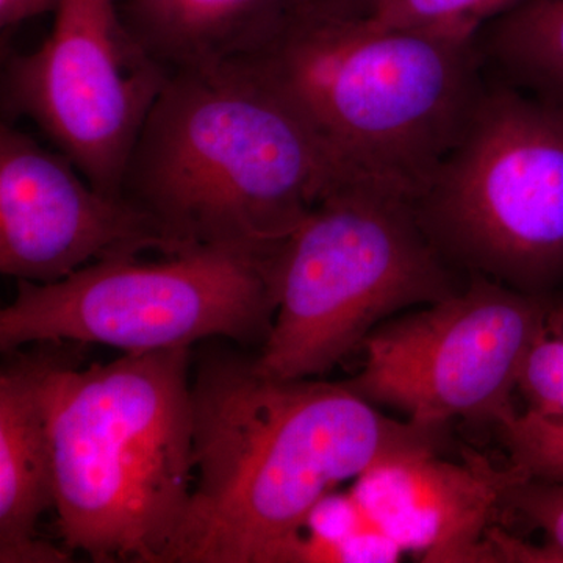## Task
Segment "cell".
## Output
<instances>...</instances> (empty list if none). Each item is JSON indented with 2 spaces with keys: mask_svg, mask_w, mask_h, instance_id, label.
<instances>
[{
  "mask_svg": "<svg viewBox=\"0 0 563 563\" xmlns=\"http://www.w3.org/2000/svg\"><path fill=\"white\" fill-rule=\"evenodd\" d=\"M415 213L446 261L526 295L563 284V113L483 91Z\"/></svg>",
  "mask_w": 563,
  "mask_h": 563,
  "instance_id": "obj_7",
  "label": "cell"
},
{
  "mask_svg": "<svg viewBox=\"0 0 563 563\" xmlns=\"http://www.w3.org/2000/svg\"><path fill=\"white\" fill-rule=\"evenodd\" d=\"M490 29L493 55L525 84L563 101V0H521Z\"/></svg>",
  "mask_w": 563,
  "mask_h": 563,
  "instance_id": "obj_13",
  "label": "cell"
},
{
  "mask_svg": "<svg viewBox=\"0 0 563 563\" xmlns=\"http://www.w3.org/2000/svg\"><path fill=\"white\" fill-rule=\"evenodd\" d=\"M496 424L514 470L529 479L563 484V417L512 410Z\"/></svg>",
  "mask_w": 563,
  "mask_h": 563,
  "instance_id": "obj_15",
  "label": "cell"
},
{
  "mask_svg": "<svg viewBox=\"0 0 563 563\" xmlns=\"http://www.w3.org/2000/svg\"><path fill=\"white\" fill-rule=\"evenodd\" d=\"M550 299L490 279L380 324L363 343L362 372L344 385L424 428L453 418L498 422L528 351L544 331Z\"/></svg>",
  "mask_w": 563,
  "mask_h": 563,
  "instance_id": "obj_9",
  "label": "cell"
},
{
  "mask_svg": "<svg viewBox=\"0 0 563 563\" xmlns=\"http://www.w3.org/2000/svg\"><path fill=\"white\" fill-rule=\"evenodd\" d=\"M343 187L290 103L244 63L172 74L120 195L179 251L285 243Z\"/></svg>",
  "mask_w": 563,
  "mask_h": 563,
  "instance_id": "obj_2",
  "label": "cell"
},
{
  "mask_svg": "<svg viewBox=\"0 0 563 563\" xmlns=\"http://www.w3.org/2000/svg\"><path fill=\"white\" fill-rule=\"evenodd\" d=\"M473 44L366 18L299 13L247 60L328 155L342 185L418 201L483 91Z\"/></svg>",
  "mask_w": 563,
  "mask_h": 563,
  "instance_id": "obj_3",
  "label": "cell"
},
{
  "mask_svg": "<svg viewBox=\"0 0 563 563\" xmlns=\"http://www.w3.org/2000/svg\"><path fill=\"white\" fill-rule=\"evenodd\" d=\"M20 355L0 372V563H66L73 553L41 540L55 507L54 455L44 377L52 358Z\"/></svg>",
  "mask_w": 563,
  "mask_h": 563,
  "instance_id": "obj_11",
  "label": "cell"
},
{
  "mask_svg": "<svg viewBox=\"0 0 563 563\" xmlns=\"http://www.w3.org/2000/svg\"><path fill=\"white\" fill-rule=\"evenodd\" d=\"M35 51L9 52L5 121L27 118L96 190L121 196L122 174L172 74L141 46L118 0H62Z\"/></svg>",
  "mask_w": 563,
  "mask_h": 563,
  "instance_id": "obj_8",
  "label": "cell"
},
{
  "mask_svg": "<svg viewBox=\"0 0 563 563\" xmlns=\"http://www.w3.org/2000/svg\"><path fill=\"white\" fill-rule=\"evenodd\" d=\"M547 331L563 339V302H550L547 314Z\"/></svg>",
  "mask_w": 563,
  "mask_h": 563,
  "instance_id": "obj_20",
  "label": "cell"
},
{
  "mask_svg": "<svg viewBox=\"0 0 563 563\" xmlns=\"http://www.w3.org/2000/svg\"><path fill=\"white\" fill-rule=\"evenodd\" d=\"M521 0H379L366 20L387 29L473 44L477 32Z\"/></svg>",
  "mask_w": 563,
  "mask_h": 563,
  "instance_id": "obj_14",
  "label": "cell"
},
{
  "mask_svg": "<svg viewBox=\"0 0 563 563\" xmlns=\"http://www.w3.org/2000/svg\"><path fill=\"white\" fill-rule=\"evenodd\" d=\"M179 254L154 221L107 195L13 122L0 125V273L52 284L91 263Z\"/></svg>",
  "mask_w": 563,
  "mask_h": 563,
  "instance_id": "obj_10",
  "label": "cell"
},
{
  "mask_svg": "<svg viewBox=\"0 0 563 563\" xmlns=\"http://www.w3.org/2000/svg\"><path fill=\"white\" fill-rule=\"evenodd\" d=\"M190 347L88 368L52 358L44 401L62 544L92 562L165 563L195 485Z\"/></svg>",
  "mask_w": 563,
  "mask_h": 563,
  "instance_id": "obj_4",
  "label": "cell"
},
{
  "mask_svg": "<svg viewBox=\"0 0 563 563\" xmlns=\"http://www.w3.org/2000/svg\"><path fill=\"white\" fill-rule=\"evenodd\" d=\"M125 24L169 74L220 68L265 49L306 0H118Z\"/></svg>",
  "mask_w": 563,
  "mask_h": 563,
  "instance_id": "obj_12",
  "label": "cell"
},
{
  "mask_svg": "<svg viewBox=\"0 0 563 563\" xmlns=\"http://www.w3.org/2000/svg\"><path fill=\"white\" fill-rule=\"evenodd\" d=\"M282 247L203 246L161 262L109 258L52 284L16 280L0 310V350L77 343L141 354L213 336L263 346Z\"/></svg>",
  "mask_w": 563,
  "mask_h": 563,
  "instance_id": "obj_6",
  "label": "cell"
},
{
  "mask_svg": "<svg viewBox=\"0 0 563 563\" xmlns=\"http://www.w3.org/2000/svg\"><path fill=\"white\" fill-rule=\"evenodd\" d=\"M62 0H0V27L10 31L22 22L55 13Z\"/></svg>",
  "mask_w": 563,
  "mask_h": 563,
  "instance_id": "obj_18",
  "label": "cell"
},
{
  "mask_svg": "<svg viewBox=\"0 0 563 563\" xmlns=\"http://www.w3.org/2000/svg\"><path fill=\"white\" fill-rule=\"evenodd\" d=\"M503 504L540 529L547 536L548 548L563 563V484L529 479L523 474L504 492Z\"/></svg>",
  "mask_w": 563,
  "mask_h": 563,
  "instance_id": "obj_17",
  "label": "cell"
},
{
  "mask_svg": "<svg viewBox=\"0 0 563 563\" xmlns=\"http://www.w3.org/2000/svg\"><path fill=\"white\" fill-rule=\"evenodd\" d=\"M453 292L446 258L412 203L344 185L284 243L276 314L255 363L273 379L320 376L385 318Z\"/></svg>",
  "mask_w": 563,
  "mask_h": 563,
  "instance_id": "obj_5",
  "label": "cell"
},
{
  "mask_svg": "<svg viewBox=\"0 0 563 563\" xmlns=\"http://www.w3.org/2000/svg\"><path fill=\"white\" fill-rule=\"evenodd\" d=\"M517 391L532 412L563 417V339L544 331L526 355Z\"/></svg>",
  "mask_w": 563,
  "mask_h": 563,
  "instance_id": "obj_16",
  "label": "cell"
},
{
  "mask_svg": "<svg viewBox=\"0 0 563 563\" xmlns=\"http://www.w3.org/2000/svg\"><path fill=\"white\" fill-rule=\"evenodd\" d=\"M195 485L165 563L310 561L302 531L339 485L433 457L440 429L385 417L343 384L280 380L235 352L191 383Z\"/></svg>",
  "mask_w": 563,
  "mask_h": 563,
  "instance_id": "obj_1",
  "label": "cell"
},
{
  "mask_svg": "<svg viewBox=\"0 0 563 563\" xmlns=\"http://www.w3.org/2000/svg\"><path fill=\"white\" fill-rule=\"evenodd\" d=\"M379 0H306L301 13L332 18H366Z\"/></svg>",
  "mask_w": 563,
  "mask_h": 563,
  "instance_id": "obj_19",
  "label": "cell"
}]
</instances>
